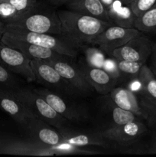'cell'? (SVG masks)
I'll use <instances>...</instances> for the list:
<instances>
[{
    "label": "cell",
    "mask_w": 156,
    "mask_h": 157,
    "mask_svg": "<svg viewBox=\"0 0 156 157\" xmlns=\"http://www.w3.org/2000/svg\"><path fill=\"white\" fill-rule=\"evenodd\" d=\"M85 57L87 64L89 66L102 68L105 61V53L100 48L89 47L85 49Z\"/></svg>",
    "instance_id": "obj_24"
},
{
    "label": "cell",
    "mask_w": 156,
    "mask_h": 157,
    "mask_svg": "<svg viewBox=\"0 0 156 157\" xmlns=\"http://www.w3.org/2000/svg\"><path fill=\"white\" fill-rule=\"evenodd\" d=\"M80 147L62 144L58 147H48L32 140H7L0 142V153L19 156H58L74 153H90Z\"/></svg>",
    "instance_id": "obj_3"
},
{
    "label": "cell",
    "mask_w": 156,
    "mask_h": 157,
    "mask_svg": "<svg viewBox=\"0 0 156 157\" xmlns=\"http://www.w3.org/2000/svg\"><path fill=\"white\" fill-rule=\"evenodd\" d=\"M80 69L89 84L99 93L106 94L116 87L117 79L102 68L91 67L87 64Z\"/></svg>",
    "instance_id": "obj_16"
},
{
    "label": "cell",
    "mask_w": 156,
    "mask_h": 157,
    "mask_svg": "<svg viewBox=\"0 0 156 157\" xmlns=\"http://www.w3.org/2000/svg\"><path fill=\"white\" fill-rule=\"evenodd\" d=\"M142 81L143 91L141 101L142 105L156 107V78L151 67L143 64L138 75Z\"/></svg>",
    "instance_id": "obj_20"
},
{
    "label": "cell",
    "mask_w": 156,
    "mask_h": 157,
    "mask_svg": "<svg viewBox=\"0 0 156 157\" xmlns=\"http://www.w3.org/2000/svg\"><path fill=\"white\" fill-rule=\"evenodd\" d=\"M151 70H152V71H153V73H154V76H155V78H156V68L154 67H151Z\"/></svg>",
    "instance_id": "obj_39"
},
{
    "label": "cell",
    "mask_w": 156,
    "mask_h": 157,
    "mask_svg": "<svg viewBox=\"0 0 156 157\" xmlns=\"http://www.w3.org/2000/svg\"><path fill=\"white\" fill-rule=\"evenodd\" d=\"M30 64L36 78V81L49 88L56 89L67 93L71 92L73 90L63 79L58 71L47 61L32 60Z\"/></svg>",
    "instance_id": "obj_12"
},
{
    "label": "cell",
    "mask_w": 156,
    "mask_h": 157,
    "mask_svg": "<svg viewBox=\"0 0 156 157\" xmlns=\"http://www.w3.org/2000/svg\"><path fill=\"white\" fill-rule=\"evenodd\" d=\"M6 23L2 21V20H0V38L2 37V35L6 32Z\"/></svg>",
    "instance_id": "obj_36"
},
{
    "label": "cell",
    "mask_w": 156,
    "mask_h": 157,
    "mask_svg": "<svg viewBox=\"0 0 156 157\" xmlns=\"http://www.w3.org/2000/svg\"><path fill=\"white\" fill-rule=\"evenodd\" d=\"M49 1L53 5H55V6H61V5L67 4L72 0H49Z\"/></svg>",
    "instance_id": "obj_35"
},
{
    "label": "cell",
    "mask_w": 156,
    "mask_h": 157,
    "mask_svg": "<svg viewBox=\"0 0 156 157\" xmlns=\"http://www.w3.org/2000/svg\"><path fill=\"white\" fill-rule=\"evenodd\" d=\"M31 140L48 147H58L64 143V138L60 132L54 130L51 125L45 121L33 117L28 120L23 127Z\"/></svg>",
    "instance_id": "obj_9"
},
{
    "label": "cell",
    "mask_w": 156,
    "mask_h": 157,
    "mask_svg": "<svg viewBox=\"0 0 156 157\" xmlns=\"http://www.w3.org/2000/svg\"><path fill=\"white\" fill-rule=\"evenodd\" d=\"M112 101L120 108L146 120V113L136 94L127 87H115L110 93Z\"/></svg>",
    "instance_id": "obj_17"
},
{
    "label": "cell",
    "mask_w": 156,
    "mask_h": 157,
    "mask_svg": "<svg viewBox=\"0 0 156 157\" xmlns=\"http://www.w3.org/2000/svg\"><path fill=\"white\" fill-rule=\"evenodd\" d=\"M141 34L142 32L136 28H125L111 25L94 38L91 44L99 45L104 53L111 56L115 49L124 45L132 38Z\"/></svg>",
    "instance_id": "obj_6"
},
{
    "label": "cell",
    "mask_w": 156,
    "mask_h": 157,
    "mask_svg": "<svg viewBox=\"0 0 156 157\" xmlns=\"http://www.w3.org/2000/svg\"><path fill=\"white\" fill-rule=\"evenodd\" d=\"M117 66L121 75H128L132 78L138 77L141 68L145 63L139 61H125V60L116 59Z\"/></svg>",
    "instance_id": "obj_25"
},
{
    "label": "cell",
    "mask_w": 156,
    "mask_h": 157,
    "mask_svg": "<svg viewBox=\"0 0 156 157\" xmlns=\"http://www.w3.org/2000/svg\"><path fill=\"white\" fill-rule=\"evenodd\" d=\"M18 14L19 12L9 2H0V18L5 23L13 19Z\"/></svg>",
    "instance_id": "obj_27"
},
{
    "label": "cell",
    "mask_w": 156,
    "mask_h": 157,
    "mask_svg": "<svg viewBox=\"0 0 156 157\" xmlns=\"http://www.w3.org/2000/svg\"><path fill=\"white\" fill-rule=\"evenodd\" d=\"M37 94L45 100L46 102L59 115L66 120L71 121H79L84 117V114L76 107L64 101L57 94L44 88L34 89Z\"/></svg>",
    "instance_id": "obj_15"
},
{
    "label": "cell",
    "mask_w": 156,
    "mask_h": 157,
    "mask_svg": "<svg viewBox=\"0 0 156 157\" xmlns=\"http://www.w3.org/2000/svg\"><path fill=\"white\" fill-rule=\"evenodd\" d=\"M1 1L9 2L15 8L19 14L32 9L38 4L37 0H0V2Z\"/></svg>",
    "instance_id": "obj_29"
},
{
    "label": "cell",
    "mask_w": 156,
    "mask_h": 157,
    "mask_svg": "<svg viewBox=\"0 0 156 157\" xmlns=\"http://www.w3.org/2000/svg\"><path fill=\"white\" fill-rule=\"evenodd\" d=\"M110 25L125 28H135L136 16L130 5H125L120 0H116L113 6L106 10Z\"/></svg>",
    "instance_id": "obj_19"
},
{
    "label": "cell",
    "mask_w": 156,
    "mask_h": 157,
    "mask_svg": "<svg viewBox=\"0 0 156 157\" xmlns=\"http://www.w3.org/2000/svg\"><path fill=\"white\" fill-rule=\"evenodd\" d=\"M120 1L125 5H130L132 2H134L136 0H120Z\"/></svg>",
    "instance_id": "obj_38"
},
{
    "label": "cell",
    "mask_w": 156,
    "mask_h": 157,
    "mask_svg": "<svg viewBox=\"0 0 156 157\" xmlns=\"http://www.w3.org/2000/svg\"><path fill=\"white\" fill-rule=\"evenodd\" d=\"M135 28L142 32L156 34V6L138 16Z\"/></svg>",
    "instance_id": "obj_22"
},
{
    "label": "cell",
    "mask_w": 156,
    "mask_h": 157,
    "mask_svg": "<svg viewBox=\"0 0 156 157\" xmlns=\"http://www.w3.org/2000/svg\"><path fill=\"white\" fill-rule=\"evenodd\" d=\"M58 14L61 20V35L77 48L91 44L94 38L111 25L107 21L70 9L59 11Z\"/></svg>",
    "instance_id": "obj_1"
},
{
    "label": "cell",
    "mask_w": 156,
    "mask_h": 157,
    "mask_svg": "<svg viewBox=\"0 0 156 157\" xmlns=\"http://www.w3.org/2000/svg\"><path fill=\"white\" fill-rule=\"evenodd\" d=\"M132 10L136 16H139L146 11L156 6V0H136L130 4Z\"/></svg>",
    "instance_id": "obj_28"
},
{
    "label": "cell",
    "mask_w": 156,
    "mask_h": 157,
    "mask_svg": "<svg viewBox=\"0 0 156 157\" xmlns=\"http://www.w3.org/2000/svg\"><path fill=\"white\" fill-rule=\"evenodd\" d=\"M0 87L13 90L18 87L16 80L14 78L12 72L0 65Z\"/></svg>",
    "instance_id": "obj_26"
},
{
    "label": "cell",
    "mask_w": 156,
    "mask_h": 157,
    "mask_svg": "<svg viewBox=\"0 0 156 157\" xmlns=\"http://www.w3.org/2000/svg\"><path fill=\"white\" fill-rule=\"evenodd\" d=\"M112 118L114 123L113 126H121L135 121H140V117L136 116L132 112L120 108L112 101L111 105Z\"/></svg>",
    "instance_id": "obj_23"
},
{
    "label": "cell",
    "mask_w": 156,
    "mask_h": 157,
    "mask_svg": "<svg viewBox=\"0 0 156 157\" xmlns=\"http://www.w3.org/2000/svg\"><path fill=\"white\" fill-rule=\"evenodd\" d=\"M1 42L21 52L30 61L43 60V61H48L50 60L62 59L67 57L51 49L41 47L24 40L14 38L6 33L2 35Z\"/></svg>",
    "instance_id": "obj_10"
},
{
    "label": "cell",
    "mask_w": 156,
    "mask_h": 157,
    "mask_svg": "<svg viewBox=\"0 0 156 157\" xmlns=\"http://www.w3.org/2000/svg\"><path fill=\"white\" fill-rule=\"evenodd\" d=\"M6 25L38 33L61 35V20L58 12L50 8L42 7L38 3L6 22Z\"/></svg>",
    "instance_id": "obj_2"
},
{
    "label": "cell",
    "mask_w": 156,
    "mask_h": 157,
    "mask_svg": "<svg viewBox=\"0 0 156 157\" xmlns=\"http://www.w3.org/2000/svg\"><path fill=\"white\" fill-rule=\"evenodd\" d=\"M102 68L117 80L121 77V74L119 72V68H118L116 58H113V57L107 58H106Z\"/></svg>",
    "instance_id": "obj_30"
},
{
    "label": "cell",
    "mask_w": 156,
    "mask_h": 157,
    "mask_svg": "<svg viewBox=\"0 0 156 157\" xmlns=\"http://www.w3.org/2000/svg\"><path fill=\"white\" fill-rule=\"evenodd\" d=\"M144 110L146 113V120L151 125H156V107L144 106Z\"/></svg>",
    "instance_id": "obj_32"
},
{
    "label": "cell",
    "mask_w": 156,
    "mask_h": 157,
    "mask_svg": "<svg viewBox=\"0 0 156 157\" xmlns=\"http://www.w3.org/2000/svg\"><path fill=\"white\" fill-rule=\"evenodd\" d=\"M99 1L101 2V3L103 5L105 9L107 10V9H109L112 6H113V4L114 3V2L116 1V0H99Z\"/></svg>",
    "instance_id": "obj_34"
},
{
    "label": "cell",
    "mask_w": 156,
    "mask_h": 157,
    "mask_svg": "<svg viewBox=\"0 0 156 157\" xmlns=\"http://www.w3.org/2000/svg\"><path fill=\"white\" fill-rule=\"evenodd\" d=\"M151 58H152V66L156 68V43L153 44L152 52H151Z\"/></svg>",
    "instance_id": "obj_33"
},
{
    "label": "cell",
    "mask_w": 156,
    "mask_h": 157,
    "mask_svg": "<svg viewBox=\"0 0 156 157\" xmlns=\"http://www.w3.org/2000/svg\"><path fill=\"white\" fill-rule=\"evenodd\" d=\"M48 62L58 71L72 89L83 94L89 93L92 90L93 87L87 81L80 68L68 63L64 58L50 60Z\"/></svg>",
    "instance_id": "obj_13"
},
{
    "label": "cell",
    "mask_w": 156,
    "mask_h": 157,
    "mask_svg": "<svg viewBox=\"0 0 156 157\" xmlns=\"http://www.w3.org/2000/svg\"><path fill=\"white\" fill-rule=\"evenodd\" d=\"M127 88L129 89L132 92H134L136 94L142 95V91H143V87H142V81L139 78V77L132 78L131 81L127 85Z\"/></svg>",
    "instance_id": "obj_31"
},
{
    "label": "cell",
    "mask_w": 156,
    "mask_h": 157,
    "mask_svg": "<svg viewBox=\"0 0 156 157\" xmlns=\"http://www.w3.org/2000/svg\"><path fill=\"white\" fill-rule=\"evenodd\" d=\"M11 91L34 117L45 121L54 127L59 129L64 127L65 118L58 114L35 90L18 87Z\"/></svg>",
    "instance_id": "obj_5"
},
{
    "label": "cell",
    "mask_w": 156,
    "mask_h": 157,
    "mask_svg": "<svg viewBox=\"0 0 156 157\" xmlns=\"http://www.w3.org/2000/svg\"><path fill=\"white\" fill-rule=\"evenodd\" d=\"M0 65L12 74L21 75L28 82L36 81V78L28 59L21 52L0 43Z\"/></svg>",
    "instance_id": "obj_7"
},
{
    "label": "cell",
    "mask_w": 156,
    "mask_h": 157,
    "mask_svg": "<svg viewBox=\"0 0 156 157\" xmlns=\"http://www.w3.org/2000/svg\"><path fill=\"white\" fill-rule=\"evenodd\" d=\"M147 131L146 126L141 121H135L124 125L113 126L100 134L108 141L121 145L133 144Z\"/></svg>",
    "instance_id": "obj_11"
},
{
    "label": "cell",
    "mask_w": 156,
    "mask_h": 157,
    "mask_svg": "<svg viewBox=\"0 0 156 157\" xmlns=\"http://www.w3.org/2000/svg\"><path fill=\"white\" fill-rule=\"evenodd\" d=\"M0 110L12 117L14 121L24 127L33 115L24 107L11 90L0 87Z\"/></svg>",
    "instance_id": "obj_14"
},
{
    "label": "cell",
    "mask_w": 156,
    "mask_h": 157,
    "mask_svg": "<svg viewBox=\"0 0 156 157\" xmlns=\"http://www.w3.org/2000/svg\"><path fill=\"white\" fill-rule=\"evenodd\" d=\"M5 33L41 47L51 49L65 56L72 58L77 55V47L61 35L38 33L9 26H6Z\"/></svg>",
    "instance_id": "obj_4"
},
{
    "label": "cell",
    "mask_w": 156,
    "mask_h": 157,
    "mask_svg": "<svg viewBox=\"0 0 156 157\" xmlns=\"http://www.w3.org/2000/svg\"><path fill=\"white\" fill-rule=\"evenodd\" d=\"M60 133L64 138V143L72 147H81L86 146H100L106 147L108 145L106 140L100 133H80L67 130L64 127L60 128Z\"/></svg>",
    "instance_id": "obj_18"
},
{
    "label": "cell",
    "mask_w": 156,
    "mask_h": 157,
    "mask_svg": "<svg viewBox=\"0 0 156 157\" xmlns=\"http://www.w3.org/2000/svg\"><path fill=\"white\" fill-rule=\"evenodd\" d=\"M153 43L148 37L140 35L132 38L126 44L112 52L111 56L119 60L145 63L151 56Z\"/></svg>",
    "instance_id": "obj_8"
},
{
    "label": "cell",
    "mask_w": 156,
    "mask_h": 157,
    "mask_svg": "<svg viewBox=\"0 0 156 157\" xmlns=\"http://www.w3.org/2000/svg\"><path fill=\"white\" fill-rule=\"evenodd\" d=\"M150 153H156V140L154 141V143L152 144L151 149H150Z\"/></svg>",
    "instance_id": "obj_37"
},
{
    "label": "cell",
    "mask_w": 156,
    "mask_h": 157,
    "mask_svg": "<svg viewBox=\"0 0 156 157\" xmlns=\"http://www.w3.org/2000/svg\"><path fill=\"white\" fill-rule=\"evenodd\" d=\"M67 6L70 10L90 15L109 22L106 9L99 0H72L67 3Z\"/></svg>",
    "instance_id": "obj_21"
}]
</instances>
